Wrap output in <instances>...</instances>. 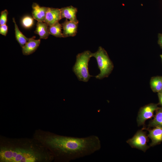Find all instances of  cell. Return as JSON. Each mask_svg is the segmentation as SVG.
<instances>
[{
    "mask_svg": "<svg viewBox=\"0 0 162 162\" xmlns=\"http://www.w3.org/2000/svg\"><path fill=\"white\" fill-rule=\"evenodd\" d=\"M147 139L146 133L142 130H140L127 142L131 147L145 152L149 148L147 143Z\"/></svg>",
    "mask_w": 162,
    "mask_h": 162,
    "instance_id": "5b68a950",
    "label": "cell"
},
{
    "mask_svg": "<svg viewBox=\"0 0 162 162\" xmlns=\"http://www.w3.org/2000/svg\"><path fill=\"white\" fill-rule=\"evenodd\" d=\"M8 12L6 9L1 12L0 17V25L6 24Z\"/></svg>",
    "mask_w": 162,
    "mask_h": 162,
    "instance_id": "d6986e66",
    "label": "cell"
},
{
    "mask_svg": "<svg viewBox=\"0 0 162 162\" xmlns=\"http://www.w3.org/2000/svg\"><path fill=\"white\" fill-rule=\"evenodd\" d=\"M160 56L162 60V55H160Z\"/></svg>",
    "mask_w": 162,
    "mask_h": 162,
    "instance_id": "603a6c76",
    "label": "cell"
},
{
    "mask_svg": "<svg viewBox=\"0 0 162 162\" xmlns=\"http://www.w3.org/2000/svg\"><path fill=\"white\" fill-rule=\"evenodd\" d=\"M150 84L152 91L154 92H159L162 89V77L158 76L152 78Z\"/></svg>",
    "mask_w": 162,
    "mask_h": 162,
    "instance_id": "e0dca14e",
    "label": "cell"
},
{
    "mask_svg": "<svg viewBox=\"0 0 162 162\" xmlns=\"http://www.w3.org/2000/svg\"><path fill=\"white\" fill-rule=\"evenodd\" d=\"M60 9L48 8L44 22L48 26L53 25L61 19Z\"/></svg>",
    "mask_w": 162,
    "mask_h": 162,
    "instance_id": "52a82bcc",
    "label": "cell"
},
{
    "mask_svg": "<svg viewBox=\"0 0 162 162\" xmlns=\"http://www.w3.org/2000/svg\"><path fill=\"white\" fill-rule=\"evenodd\" d=\"M32 8L33 18L38 21L44 22L48 7H40L36 3H34L32 4Z\"/></svg>",
    "mask_w": 162,
    "mask_h": 162,
    "instance_id": "8fae6325",
    "label": "cell"
},
{
    "mask_svg": "<svg viewBox=\"0 0 162 162\" xmlns=\"http://www.w3.org/2000/svg\"><path fill=\"white\" fill-rule=\"evenodd\" d=\"M160 92L162 93V90H161V91H160V92Z\"/></svg>",
    "mask_w": 162,
    "mask_h": 162,
    "instance_id": "cb8c5ba5",
    "label": "cell"
},
{
    "mask_svg": "<svg viewBox=\"0 0 162 162\" xmlns=\"http://www.w3.org/2000/svg\"><path fill=\"white\" fill-rule=\"evenodd\" d=\"M160 104L162 106V93L158 92V94Z\"/></svg>",
    "mask_w": 162,
    "mask_h": 162,
    "instance_id": "44dd1931",
    "label": "cell"
},
{
    "mask_svg": "<svg viewBox=\"0 0 162 162\" xmlns=\"http://www.w3.org/2000/svg\"><path fill=\"white\" fill-rule=\"evenodd\" d=\"M148 131V136L152 140L150 146H154L162 141V128L155 127Z\"/></svg>",
    "mask_w": 162,
    "mask_h": 162,
    "instance_id": "7c38bea8",
    "label": "cell"
},
{
    "mask_svg": "<svg viewBox=\"0 0 162 162\" xmlns=\"http://www.w3.org/2000/svg\"><path fill=\"white\" fill-rule=\"evenodd\" d=\"M92 56L96 58L100 70V73L95 76V77L101 80L107 77L113 70V64L106 51L99 46L96 52L92 53Z\"/></svg>",
    "mask_w": 162,
    "mask_h": 162,
    "instance_id": "277c9868",
    "label": "cell"
},
{
    "mask_svg": "<svg viewBox=\"0 0 162 162\" xmlns=\"http://www.w3.org/2000/svg\"><path fill=\"white\" fill-rule=\"evenodd\" d=\"M41 153L31 148L2 147L0 161L3 162H35L42 158Z\"/></svg>",
    "mask_w": 162,
    "mask_h": 162,
    "instance_id": "7a4b0ae2",
    "label": "cell"
},
{
    "mask_svg": "<svg viewBox=\"0 0 162 162\" xmlns=\"http://www.w3.org/2000/svg\"><path fill=\"white\" fill-rule=\"evenodd\" d=\"M45 141L57 159L66 162L90 155L101 147L100 140L95 135L79 138L51 134Z\"/></svg>",
    "mask_w": 162,
    "mask_h": 162,
    "instance_id": "6da1fadb",
    "label": "cell"
},
{
    "mask_svg": "<svg viewBox=\"0 0 162 162\" xmlns=\"http://www.w3.org/2000/svg\"><path fill=\"white\" fill-rule=\"evenodd\" d=\"M157 105L150 104L141 108L139 112L137 122L139 126L144 124L145 121L153 117L154 112L159 108Z\"/></svg>",
    "mask_w": 162,
    "mask_h": 162,
    "instance_id": "8992f818",
    "label": "cell"
},
{
    "mask_svg": "<svg viewBox=\"0 0 162 162\" xmlns=\"http://www.w3.org/2000/svg\"><path fill=\"white\" fill-rule=\"evenodd\" d=\"M62 25L63 29L62 34L63 38L73 37L76 35L78 23L68 21L67 19H66Z\"/></svg>",
    "mask_w": 162,
    "mask_h": 162,
    "instance_id": "ba28073f",
    "label": "cell"
},
{
    "mask_svg": "<svg viewBox=\"0 0 162 162\" xmlns=\"http://www.w3.org/2000/svg\"><path fill=\"white\" fill-rule=\"evenodd\" d=\"M158 42L159 44L162 47V36L160 35L159 37Z\"/></svg>",
    "mask_w": 162,
    "mask_h": 162,
    "instance_id": "7402d4cb",
    "label": "cell"
},
{
    "mask_svg": "<svg viewBox=\"0 0 162 162\" xmlns=\"http://www.w3.org/2000/svg\"><path fill=\"white\" fill-rule=\"evenodd\" d=\"M8 27L6 24L0 25V34L4 36H6L8 32Z\"/></svg>",
    "mask_w": 162,
    "mask_h": 162,
    "instance_id": "ffe728a7",
    "label": "cell"
},
{
    "mask_svg": "<svg viewBox=\"0 0 162 162\" xmlns=\"http://www.w3.org/2000/svg\"><path fill=\"white\" fill-rule=\"evenodd\" d=\"M60 9L62 19L65 18L66 19H68L71 21L78 23L79 21L76 16L77 11V8L70 6Z\"/></svg>",
    "mask_w": 162,
    "mask_h": 162,
    "instance_id": "30bf717a",
    "label": "cell"
},
{
    "mask_svg": "<svg viewBox=\"0 0 162 162\" xmlns=\"http://www.w3.org/2000/svg\"><path fill=\"white\" fill-rule=\"evenodd\" d=\"M35 37L29 39L25 45L22 47V54L24 55H28L34 52L37 49L40 44V39L35 40Z\"/></svg>",
    "mask_w": 162,
    "mask_h": 162,
    "instance_id": "9c48e42d",
    "label": "cell"
},
{
    "mask_svg": "<svg viewBox=\"0 0 162 162\" xmlns=\"http://www.w3.org/2000/svg\"><path fill=\"white\" fill-rule=\"evenodd\" d=\"M62 25L59 22L53 25L48 26V30L50 34H51L57 38H63L62 32Z\"/></svg>",
    "mask_w": 162,
    "mask_h": 162,
    "instance_id": "2e32d148",
    "label": "cell"
},
{
    "mask_svg": "<svg viewBox=\"0 0 162 162\" xmlns=\"http://www.w3.org/2000/svg\"><path fill=\"white\" fill-rule=\"evenodd\" d=\"M149 127L162 128V106L156 110V113L153 119L150 121Z\"/></svg>",
    "mask_w": 162,
    "mask_h": 162,
    "instance_id": "5bb4252c",
    "label": "cell"
},
{
    "mask_svg": "<svg viewBox=\"0 0 162 162\" xmlns=\"http://www.w3.org/2000/svg\"><path fill=\"white\" fill-rule=\"evenodd\" d=\"M92 53L87 50L78 54L76 56V61L73 68V71L80 81L87 82L92 76L89 73L88 62L92 57Z\"/></svg>",
    "mask_w": 162,
    "mask_h": 162,
    "instance_id": "3957f363",
    "label": "cell"
},
{
    "mask_svg": "<svg viewBox=\"0 0 162 162\" xmlns=\"http://www.w3.org/2000/svg\"><path fill=\"white\" fill-rule=\"evenodd\" d=\"M48 27L44 22L38 21L34 33L39 36L40 39H46L50 34Z\"/></svg>",
    "mask_w": 162,
    "mask_h": 162,
    "instance_id": "4fadbf2b",
    "label": "cell"
},
{
    "mask_svg": "<svg viewBox=\"0 0 162 162\" xmlns=\"http://www.w3.org/2000/svg\"><path fill=\"white\" fill-rule=\"evenodd\" d=\"M15 26V35L16 39L20 46L23 47L29 40L20 31L16 22L14 18H13Z\"/></svg>",
    "mask_w": 162,
    "mask_h": 162,
    "instance_id": "9a60e30c",
    "label": "cell"
},
{
    "mask_svg": "<svg viewBox=\"0 0 162 162\" xmlns=\"http://www.w3.org/2000/svg\"><path fill=\"white\" fill-rule=\"evenodd\" d=\"M22 26L25 28H31L34 24V19L31 16H26L22 19L21 21Z\"/></svg>",
    "mask_w": 162,
    "mask_h": 162,
    "instance_id": "ac0fdd59",
    "label": "cell"
}]
</instances>
